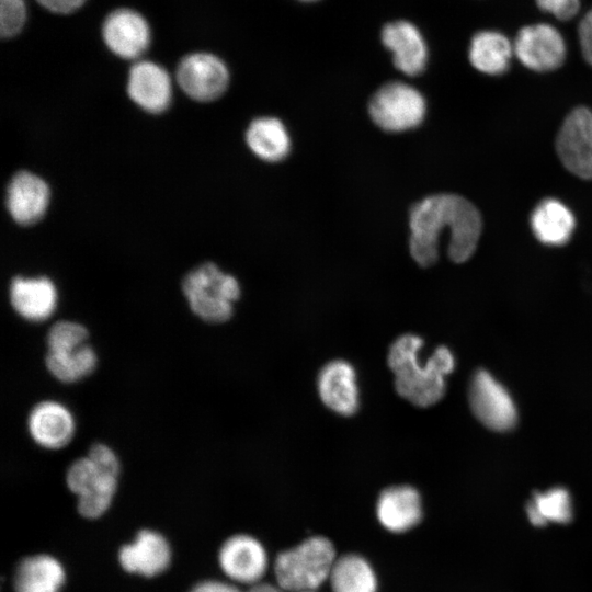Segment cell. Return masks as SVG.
<instances>
[{
  "instance_id": "obj_1",
  "label": "cell",
  "mask_w": 592,
  "mask_h": 592,
  "mask_svg": "<svg viewBox=\"0 0 592 592\" xmlns=\"http://www.w3.org/2000/svg\"><path fill=\"white\" fill-rule=\"evenodd\" d=\"M409 250L412 259L423 267L439 258L442 231L451 232L448 255L463 263L476 251L481 230L480 213L463 196L442 193L428 196L414 204L409 214Z\"/></svg>"
},
{
  "instance_id": "obj_2",
  "label": "cell",
  "mask_w": 592,
  "mask_h": 592,
  "mask_svg": "<svg viewBox=\"0 0 592 592\" xmlns=\"http://www.w3.org/2000/svg\"><path fill=\"white\" fill-rule=\"evenodd\" d=\"M423 345L421 337L406 333L394 341L387 355L398 395L420 408L433 406L444 397L445 377L455 368V357L446 346L436 348L422 363Z\"/></svg>"
},
{
  "instance_id": "obj_3",
  "label": "cell",
  "mask_w": 592,
  "mask_h": 592,
  "mask_svg": "<svg viewBox=\"0 0 592 592\" xmlns=\"http://www.w3.org/2000/svg\"><path fill=\"white\" fill-rule=\"evenodd\" d=\"M332 543L325 537H310L298 546L277 555L274 573L284 591L310 592L330 578L335 562Z\"/></svg>"
},
{
  "instance_id": "obj_4",
  "label": "cell",
  "mask_w": 592,
  "mask_h": 592,
  "mask_svg": "<svg viewBox=\"0 0 592 592\" xmlns=\"http://www.w3.org/2000/svg\"><path fill=\"white\" fill-rule=\"evenodd\" d=\"M182 291L191 310L209 323L228 321L241 294L237 278L212 262L190 271L182 281Z\"/></svg>"
},
{
  "instance_id": "obj_5",
  "label": "cell",
  "mask_w": 592,
  "mask_h": 592,
  "mask_svg": "<svg viewBox=\"0 0 592 592\" xmlns=\"http://www.w3.org/2000/svg\"><path fill=\"white\" fill-rule=\"evenodd\" d=\"M368 113L379 128L391 133L405 132L422 123L426 103L422 93L411 84L391 81L374 93Z\"/></svg>"
},
{
  "instance_id": "obj_6",
  "label": "cell",
  "mask_w": 592,
  "mask_h": 592,
  "mask_svg": "<svg viewBox=\"0 0 592 592\" xmlns=\"http://www.w3.org/2000/svg\"><path fill=\"white\" fill-rule=\"evenodd\" d=\"M117 475L100 467L88 456L70 465L66 482L78 496V511L82 516L95 519L107 510L116 490Z\"/></svg>"
},
{
  "instance_id": "obj_7",
  "label": "cell",
  "mask_w": 592,
  "mask_h": 592,
  "mask_svg": "<svg viewBox=\"0 0 592 592\" xmlns=\"http://www.w3.org/2000/svg\"><path fill=\"white\" fill-rule=\"evenodd\" d=\"M468 399L475 417L490 430L505 432L515 426V403L509 391L489 372L479 369L474 374Z\"/></svg>"
},
{
  "instance_id": "obj_8",
  "label": "cell",
  "mask_w": 592,
  "mask_h": 592,
  "mask_svg": "<svg viewBox=\"0 0 592 592\" xmlns=\"http://www.w3.org/2000/svg\"><path fill=\"white\" fill-rule=\"evenodd\" d=\"M513 48L520 62L537 72L559 68L567 57V45L562 34L548 23L523 26L513 41Z\"/></svg>"
},
{
  "instance_id": "obj_9",
  "label": "cell",
  "mask_w": 592,
  "mask_h": 592,
  "mask_svg": "<svg viewBox=\"0 0 592 592\" xmlns=\"http://www.w3.org/2000/svg\"><path fill=\"white\" fill-rule=\"evenodd\" d=\"M177 81L181 90L192 100L210 102L227 90L229 70L219 57L210 53H194L180 61Z\"/></svg>"
},
{
  "instance_id": "obj_10",
  "label": "cell",
  "mask_w": 592,
  "mask_h": 592,
  "mask_svg": "<svg viewBox=\"0 0 592 592\" xmlns=\"http://www.w3.org/2000/svg\"><path fill=\"white\" fill-rule=\"evenodd\" d=\"M379 38L401 73L414 77L424 71L429 62V45L414 22L403 18L387 21L380 29Z\"/></svg>"
},
{
  "instance_id": "obj_11",
  "label": "cell",
  "mask_w": 592,
  "mask_h": 592,
  "mask_svg": "<svg viewBox=\"0 0 592 592\" xmlns=\"http://www.w3.org/2000/svg\"><path fill=\"white\" fill-rule=\"evenodd\" d=\"M557 153L568 171L592 179V111L579 106L565 118L556 139Z\"/></svg>"
},
{
  "instance_id": "obj_12",
  "label": "cell",
  "mask_w": 592,
  "mask_h": 592,
  "mask_svg": "<svg viewBox=\"0 0 592 592\" xmlns=\"http://www.w3.org/2000/svg\"><path fill=\"white\" fill-rule=\"evenodd\" d=\"M317 389L323 405L333 412L350 417L360 407L356 371L344 360L327 363L317 377Z\"/></svg>"
},
{
  "instance_id": "obj_13",
  "label": "cell",
  "mask_w": 592,
  "mask_h": 592,
  "mask_svg": "<svg viewBox=\"0 0 592 592\" xmlns=\"http://www.w3.org/2000/svg\"><path fill=\"white\" fill-rule=\"evenodd\" d=\"M102 35L107 48L124 59L139 57L150 43L147 21L130 9H118L110 13L103 23Z\"/></svg>"
},
{
  "instance_id": "obj_14",
  "label": "cell",
  "mask_w": 592,
  "mask_h": 592,
  "mask_svg": "<svg viewBox=\"0 0 592 592\" xmlns=\"http://www.w3.org/2000/svg\"><path fill=\"white\" fill-rule=\"evenodd\" d=\"M127 93L140 109L158 114L166 111L172 100V82L160 65L143 60L129 70Z\"/></svg>"
},
{
  "instance_id": "obj_15",
  "label": "cell",
  "mask_w": 592,
  "mask_h": 592,
  "mask_svg": "<svg viewBox=\"0 0 592 592\" xmlns=\"http://www.w3.org/2000/svg\"><path fill=\"white\" fill-rule=\"evenodd\" d=\"M219 563L223 571L234 581L257 584L267 568V556L263 546L248 535L228 538L220 548Z\"/></svg>"
},
{
  "instance_id": "obj_16",
  "label": "cell",
  "mask_w": 592,
  "mask_h": 592,
  "mask_svg": "<svg viewBox=\"0 0 592 592\" xmlns=\"http://www.w3.org/2000/svg\"><path fill=\"white\" fill-rule=\"evenodd\" d=\"M49 186L41 177L30 171L16 172L7 189V208L20 225H33L46 213Z\"/></svg>"
},
{
  "instance_id": "obj_17",
  "label": "cell",
  "mask_w": 592,
  "mask_h": 592,
  "mask_svg": "<svg viewBox=\"0 0 592 592\" xmlns=\"http://www.w3.org/2000/svg\"><path fill=\"white\" fill-rule=\"evenodd\" d=\"M13 309L29 321H43L52 316L57 304V291L46 276H15L10 284Z\"/></svg>"
},
{
  "instance_id": "obj_18",
  "label": "cell",
  "mask_w": 592,
  "mask_h": 592,
  "mask_svg": "<svg viewBox=\"0 0 592 592\" xmlns=\"http://www.w3.org/2000/svg\"><path fill=\"white\" fill-rule=\"evenodd\" d=\"M27 426L33 440L48 449L67 445L75 431V421L69 410L59 402L46 400L31 411Z\"/></svg>"
},
{
  "instance_id": "obj_19",
  "label": "cell",
  "mask_w": 592,
  "mask_h": 592,
  "mask_svg": "<svg viewBox=\"0 0 592 592\" xmlns=\"http://www.w3.org/2000/svg\"><path fill=\"white\" fill-rule=\"evenodd\" d=\"M376 512L380 524L388 531L407 532L422 517L421 497L411 486L389 487L379 494Z\"/></svg>"
},
{
  "instance_id": "obj_20",
  "label": "cell",
  "mask_w": 592,
  "mask_h": 592,
  "mask_svg": "<svg viewBox=\"0 0 592 592\" xmlns=\"http://www.w3.org/2000/svg\"><path fill=\"white\" fill-rule=\"evenodd\" d=\"M118 559L122 567L133 573L151 577L162 572L170 561L167 540L152 531H141L134 543L121 548Z\"/></svg>"
},
{
  "instance_id": "obj_21",
  "label": "cell",
  "mask_w": 592,
  "mask_h": 592,
  "mask_svg": "<svg viewBox=\"0 0 592 592\" xmlns=\"http://www.w3.org/2000/svg\"><path fill=\"white\" fill-rule=\"evenodd\" d=\"M514 55L513 43L496 30L475 33L468 46V59L481 73L500 76L505 73Z\"/></svg>"
},
{
  "instance_id": "obj_22",
  "label": "cell",
  "mask_w": 592,
  "mask_h": 592,
  "mask_svg": "<svg viewBox=\"0 0 592 592\" xmlns=\"http://www.w3.org/2000/svg\"><path fill=\"white\" fill-rule=\"evenodd\" d=\"M530 223L536 239L550 247L567 243L576 227L572 212L556 198H545L537 204Z\"/></svg>"
},
{
  "instance_id": "obj_23",
  "label": "cell",
  "mask_w": 592,
  "mask_h": 592,
  "mask_svg": "<svg viewBox=\"0 0 592 592\" xmlns=\"http://www.w3.org/2000/svg\"><path fill=\"white\" fill-rule=\"evenodd\" d=\"M246 141L257 157L267 162L283 160L291 150L288 132L276 117L253 119L246 132Z\"/></svg>"
},
{
  "instance_id": "obj_24",
  "label": "cell",
  "mask_w": 592,
  "mask_h": 592,
  "mask_svg": "<svg viewBox=\"0 0 592 592\" xmlns=\"http://www.w3.org/2000/svg\"><path fill=\"white\" fill-rule=\"evenodd\" d=\"M64 579V569L55 558L37 555L19 563L14 589L15 592H58Z\"/></svg>"
},
{
  "instance_id": "obj_25",
  "label": "cell",
  "mask_w": 592,
  "mask_h": 592,
  "mask_svg": "<svg viewBox=\"0 0 592 592\" xmlns=\"http://www.w3.org/2000/svg\"><path fill=\"white\" fill-rule=\"evenodd\" d=\"M333 592H376L377 580L371 565L358 555L337 559L330 573Z\"/></svg>"
},
{
  "instance_id": "obj_26",
  "label": "cell",
  "mask_w": 592,
  "mask_h": 592,
  "mask_svg": "<svg viewBox=\"0 0 592 592\" xmlns=\"http://www.w3.org/2000/svg\"><path fill=\"white\" fill-rule=\"evenodd\" d=\"M528 520L535 526L550 522L565 524L572 519V502L567 489L555 487L544 492H535L526 506Z\"/></svg>"
},
{
  "instance_id": "obj_27",
  "label": "cell",
  "mask_w": 592,
  "mask_h": 592,
  "mask_svg": "<svg viewBox=\"0 0 592 592\" xmlns=\"http://www.w3.org/2000/svg\"><path fill=\"white\" fill-rule=\"evenodd\" d=\"M96 362V354L88 344L68 352L48 351L45 356L47 369L62 383H75L90 375Z\"/></svg>"
},
{
  "instance_id": "obj_28",
  "label": "cell",
  "mask_w": 592,
  "mask_h": 592,
  "mask_svg": "<svg viewBox=\"0 0 592 592\" xmlns=\"http://www.w3.org/2000/svg\"><path fill=\"white\" fill-rule=\"evenodd\" d=\"M89 337L84 326L75 321H57L47 333L48 351L68 352L73 351L83 344Z\"/></svg>"
},
{
  "instance_id": "obj_29",
  "label": "cell",
  "mask_w": 592,
  "mask_h": 592,
  "mask_svg": "<svg viewBox=\"0 0 592 592\" xmlns=\"http://www.w3.org/2000/svg\"><path fill=\"white\" fill-rule=\"evenodd\" d=\"M26 20V8L23 0H1L0 32L3 37L16 35Z\"/></svg>"
},
{
  "instance_id": "obj_30",
  "label": "cell",
  "mask_w": 592,
  "mask_h": 592,
  "mask_svg": "<svg viewBox=\"0 0 592 592\" xmlns=\"http://www.w3.org/2000/svg\"><path fill=\"white\" fill-rule=\"evenodd\" d=\"M537 7L560 21L574 18L580 9V0H535Z\"/></svg>"
},
{
  "instance_id": "obj_31",
  "label": "cell",
  "mask_w": 592,
  "mask_h": 592,
  "mask_svg": "<svg viewBox=\"0 0 592 592\" xmlns=\"http://www.w3.org/2000/svg\"><path fill=\"white\" fill-rule=\"evenodd\" d=\"M578 35L582 55L592 66V8L581 19Z\"/></svg>"
},
{
  "instance_id": "obj_32",
  "label": "cell",
  "mask_w": 592,
  "mask_h": 592,
  "mask_svg": "<svg viewBox=\"0 0 592 592\" xmlns=\"http://www.w3.org/2000/svg\"><path fill=\"white\" fill-rule=\"evenodd\" d=\"M44 8L56 13H71L87 0H37Z\"/></svg>"
},
{
  "instance_id": "obj_33",
  "label": "cell",
  "mask_w": 592,
  "mask_h": 592,
  "mask_svg": "<svg viewBox=\"0 0 592 592\" xmlns=\"http://www.w3.org/2000/svg\"><path fill=\"white\" fill-rule=\"evenodd\" d=\"M191 592H241L234 585L219 581H204L195 585Z\"/></svg>"
},
{
  "instance_id": "obj_34",
  "label": "cell",
  "mask_w": 592,
  "mask_h": 592,
  "mask_svg": "<svg viewBox=\"0 0 592 592\" xmlns=\"http://www.w3.org/2000/svg\"><path fill=\"white\" fill-rule=\"evenodd\" d=\"M280 587H275L269 583L253 584L247 592H283Z\"/></svg>"
},
{
  "instance_id": "obj_35",
  "label": "cell",
  "mask_w": 592,
  "mask_h": 592,
  "mask_svg": "<svg viewBox=\"0 0 592 592\" xmlns=\"http://www.w3.org/2000/svg\"><path fill=\"white\" fill-rule=\"evenodd\" d=\"M295 1L300 2V3H305V4H311V3L320 2L322 0H295Z\"/></svg>"
},
{
  "instance_id": "obj_36",
  "label": "cell",
  "mask_w": 592,
  "mask_h": 592,
  "mask_svg": "<svg viewBox=\"0 0 592 592\" xmlns=\"http://www.w3.org/2000/svg\"><path fill=\"white\" fill-rule=\"evenodd\" d=\"M310 592H314V591H310Z\"/></svg>"
}]
</instances>
